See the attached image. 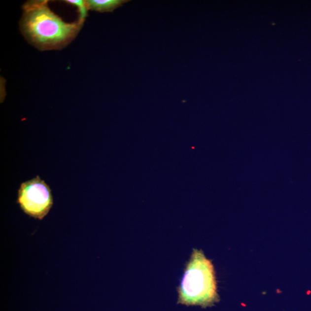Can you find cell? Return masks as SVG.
Wrapping results in <instances>:
<instances>
[{"label":"cell","instance_id":"obj_5","mask_svg":"<svg viewBox=\"0 0 311 311\" xmlns=\"http://www.w3.org/2000/svg\"><path fill=\"white\" fill-rule=\"evenodd\" d=\"M71 5H74L77 6L78 11L80 13L79 20L82 22H85V19L87 17L88 9L87 8L86 5H85V0H66L64 1Z\"/></svg>","mask_w":311,"mask_h":311},{"label":"cell","instance_id":"obj_1","mask_svg":"<svg viewBox=\"0 0 311 311\" xmlns=\"http://www.w3.org/2000/svg\"><path fill=\"white\" fill-rule=\"evenodd\" d=\"M20 32L40 51L60 50L76 38L85 22L69 23L51 11L46 0H32L22 6Z\"/></svg>","mask_w":311,"mask_h":311},{"label":"cell","instance_id":"obj_3","mask_svg":"<svg viewBox=\"0 0 311 311\" xmlns=\"http://www.w3.org/2000/svg\"><path fill=\"white\" fill-rule=\"evenodd\" d=\"M18 192V203L29 216L42 220L49 213L53 196L49 186L40 177L23 183Z\"/></svg>","mask_w":311,"mask_h":311},{"label":"cell","instance_id":"obj_2","mask_svg":"<svg viewBox=\"0 0 311 311\" xmlns=\"http://www.w3.org/2000/svg\"><path fill=\"white\" fill-rule=\"evenodd\" d=\"M179 304L210 307L219 301L212 263L194 249L179 288Z\"/></svg>","mask_w":311,"mask_h":311},{"label":"cell","instance_id":"obj_4","mask_svg":"<svg viewBox=\"0 0 311 311\" xmlns=\"http://www.w3.org/2000/svg\"><path fill=\"white\" fill-rule=\"evenodd\" d=\"M85 5L88 10L99 12H112L120 7L128 0H85Z\"/></svg>","mask_w":311,"mask_h":311}]
</instances>
